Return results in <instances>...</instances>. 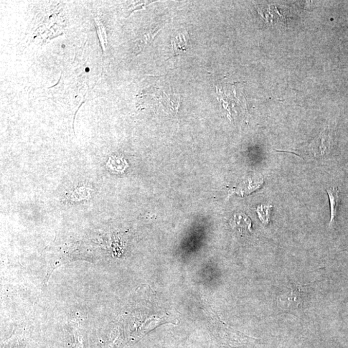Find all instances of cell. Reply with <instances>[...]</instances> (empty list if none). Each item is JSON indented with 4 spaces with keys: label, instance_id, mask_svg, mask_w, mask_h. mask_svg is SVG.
<instances>
[{
    "label": "cell",
    "instance_id": "6da1fadb",
    "mask_svg": "<svg viewBox=\"0 0 348 348\" xmlns=\"http://www.w3.org/2000/svg\"><path fill=\"white\" fill-rule=\"evenodd\" d=\"M306 292L303 288L299 286L292 287L291 291L288 294L284 295L280 299V302H283L288 309L299 308L305 301Z\"/></svg>",
    "mask_w": 348,
    "mask_h": 348
},
{
    "label": "cell",
    "instance_id": "7a4b0ae2",
    "mask_svg": "<svg viewBox=\"0 0 348 348\" xmlns=\"http://www.w3.org/2000/svg\"><path fill=\"white\" fill-rule=\"evenodd\" d=\"M329 146L328 137L324 134L308 146V151H310V154L314 157L323 156L328 152Z\"/></svg>",
    "mask_w": 348,
    "mask_h": 348
},
{
    "label": "cell",
    "instance_id": "3957f363",
    "mask_svg": "<svg viewBox=\"0 0 348 348\" xmlns=\"http://www.w3.org/2000/svg\"><path fill=\"white\" fill-rule=\"evenodd\" d=\"M326 192L329 197L331 210L329 227L332 228L335 225L337 216L338 207L339 205V191L336 187H329L326 189Z\"/></svg>",
    "mask_w": 348,
    "mask_h": 348
},
{
    "label": "cell",
    "instance_id": "277c9868",
    "mask_svg": "<svg viewBox=\"0 0 348 348\" xmlns=\"http://www.w3.org/2000/svg\"><path fill=\"white\" fill-rule=\"evenodd\" d=\"M189 34L181 33L177 35L174 40H172L173 50L175 55H178L180 52L186 51L189 48Z\"/></svg>",
    "mask_w": 348,
    "mask_h": 348
},
{
    "label": "cell",
    "instance_id": "5b68a950",
    "mask_svg": "<svg viewBox=\"0 0 348 348\" xmlns=\"http://www.w3.org/2000/svg\"><path fill=\"white\" fill-rule=\"evenodd\" d=\"M233 223L235 227L240 228L241 230H247L251 232V222L247 216L241 213L235 215Z\"/></svg>",
    "mask_w": 348,
    "mask_h": 348
},
{
    "label": "cell",
    "instance_id": "8992f818",
    "mask_svg": "<svg viewBox=\"0 0 348 348\" xmlns=\"http://www.w3.org/2000/svg\"><path fill=\"white\" fill-rule=\"evenodd\" d=\"M95 23L96 27L97 28V31L99 38H100V42L101 44V47L103 48V50H105V46L106 45V34L105 28H104L103 25L101 24L100 20H99L98 17H95Z\"/></svg>",
    "mask_w": 348,
    "mask_h": 348
},
{
    "label": "cell",
    "instance_id": "52a82bcc",
    "mask_svg": "<svg viewBox=\"0 0 348 348\" xmlns=\"http://www.w3.org/2000/svg\"><path fill=\"white\" fill-rule=\"evenodd\" d=\"M258 212L261 222L264 224H268L269 220H270V213H270V207L269 206H266V207L262 206L261 208H259Z\"/></svg>",
    "mask_w": 348,
    "mask_h": 348
}]
</instances>
